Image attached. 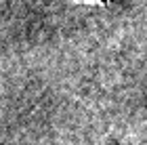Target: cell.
<instances>
[{"instance_id": "6da1fadb", "label": "cell", "mask_w": 147, "mask_h": 145, "mask_svg": "<svg viewBox=\"0 0 147 145\" xmlns=\"http://www.w3.org/2000/svg\"><path fill=\"white\" fill-rule=\"evenodd\" d=\"M101 2H105V0H101Z\"/></svg>"}]
</instances>
